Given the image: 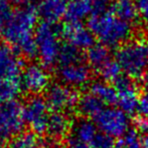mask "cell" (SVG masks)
Segmentation results:
<instances>
[{"mask_svg":"<svg viewBox=\"0 0 148 148\" xmlns=\"http://www.w3.org/2000/svg\"><path fill=\"white\" fill-rule=\"evenodd\" d=\"M45 102L49 109L55 112H64L74 109L78 105L80 95L76 89L62 83L51 84L45 91Z\"/></svg>","mask_w":148,"mask_h":148,"instance_id":"cell-8","label":"cell"},{"mask_svg":"<svg viewBox=\"0 0 148 148\" xmlns=\"http://www.w3.org/2000/svg\"><path fill=\"white\" fill-rule=\"evenodd\" d=\"M114 87L117 90V105L119 109L127 115H131L138 111L140 96L134 80L127 76H122L115 83Z\"/></svg>","mask_w":148,"mask_h":148,"instance_id":"cell-10","label":"cell"},{"mask_svg":"<svg viewBox=\"0 0 148 148\" xmlns=\"http://www.w3.org/2000/svg\"><path fill=\"white\" fill-rule=\"evenodd\" d=\"M93 148H115L116 141L113 137L99 131L92 143Z\"/></svg>","mask_w":148,"mask_h":148,"instance_id":"cell-28","label":"cell"},{"mask_svg":"<svg viewBox=\"0 0 148 148\" xmlns=\"http://www.w3.org/2000/svg\"><path fill=\"white\" fill-rule=\"evenodd\" d=\"M111 3L112 0H92V15H98L110 11Z\"/></svg>","mask_w":148,"mask_h":148,"instance_id":"cell-29","label":"cell"},{"mask_svg":"<svg viewBox=\"0 0 148 148\" xmlns=\"http://www.w3.org/2000/svg\"><path fill=\"white\" fill-rule=\"evenodd\" d=\"M19 81L21 89L32 96H39L51 86L49 72L40 64H29L24 66Z\"/></svg>","mask_w":148,"mask_h":148,"instance_id":"cell-9","label":"cell"},{"mask_svg":"<svg viewBox=\"0 0 148 148\" xmlns=\"http://www.w3.org/2000/svg\"><path fill=\"white\" fill-rule=\"evenodd\" d=\"M83 60H84V56L82 53V51L76 49L69 43L62 45L59 57V62H58L59 66H64V64L83 62Z\"/></svg>","mask_w":148,"mask_h":148,"instance_id":"cell-25","label":"cell"},{"mask_svg":"<svg viewBox=\"0 0 148 148\" xmlns=\"http://www.w3.org/2000/svg\"><path fill=\"white\" fill-rule=\"evenodd\" d=\"M139 16L148 24V0H134Z\"/></svg>","mask_w":148,"mask_h":148,"instance_id":"cell-31","label":"cell"},{"mask_svg":"<svg viewBox=\"0 0 148 148\" xmlns=\"http://www.w3.org/2000/svg\"><path fill=\"white\" fill-rule=\"evenodd\" d=\"M68 0H41L36 10L43 22L56 24L64 17Z\"/></svg>","mask_w":148,"mask_h":148,"instance_id":"cell-15","label":"cell"},{"mask_svg":"<svg viewBox=\"0 0 148 148\" xmlns=\"http://www.w3.org/2000/svg\"><path fill=\"white\" fill-rule=\"evenodd\" d=\"M92 15V0H68L66 18L68 23H83Z\"/></svg>","mask_w":148,"mask_h":148,"instance_id":"cell-16","label":"cell"},{"mask_svg":"<svg viewBox=\"0 0 148 148\" xmlns=\"http://www.w3.org/2000/svg\"><path fill=\"white\" fill-rule=\"evenodd\" d=\"M138 112L140 114V117L148 120V91H145V93L140 97Z\"/></svg>","mask_w":148,"mask_h":148,"instance_id":"cell-30","label":"cell"},{"mask_svg":"<svg viewBox=\"0 0 148 148\" xmlns=\"http://www.w3.org/2000/svg\"><path fill=\"white\" fill-rule=\"evenodd\" d=\"M6 1H8L10 4H21L23 2H27V0H6Z\"/></svg>","mask_w":148,"mask_h":148,"instance_id":"cell-35","label":"cell"},{"mask_svg":"<svg viewBox=\"0 0 148 148\" xmlns=\"http://www.w3.org/2000/svg\"><path fill=\"white\" fill-rule=\"evenodd\" d=\"M86 60L90 68L99 71L111 60L110 49L100 42L95 43L87 51Z\"/></svg>","mask_w":148,"mask_h":148,"instance_id":"cell-20","label":"cell"},{"mask_svg":"<svg viewBox=\"0 0 148 148\" xmlns=\"http://www.w3.org/2000/svg\"><path fill=\"white\" fill-rule=\"evenodd\" d=\"M49 110V108L45 99L40 96H32L23 105L25 124L30 127L34 134H42L45 132L51 115Z\"/></svg>","mask_w":148,"mask_h":148,"instance_id":"cell-7","label":"cell"},{"mask_svg":"<svg viewBox=\"0 0 148 148\" xmlns=\"http://www.w3.org/2000/svg\"><path fill=\"white\" fill-rule=\"evenodd\" d=\"M144 87H145V90L148 91V74L144 77Z\"/></svg>","mask_w":148,"mask_h":148,"instance_id":"cell-36","label":"cell"},{"mask_svg":"<svg viewBox=\"0 0 148 148\" xmlns=\"http://www.w3.org/2000/svg\"><path fill=\"white\" fill-rule=\"evenodd\" d=\"M77 108L85 118L94 119L104 108V104L89 92V93L80 96Z\"/></svg>","mask_w":148,"mask_h":148,"instance_id":"cell-21","label":"cell"},{"mask_svg":"<svg viewBox=\"0 0 148 148\" xmlns=\"http://www.w3.org/2000/svg\"><path fill=\"white\" fill-rule=\"evenodd\" d=\"M115 60L130 79L144 78L148 74V37L130 38L118 47Z\"/></svg>","mask_w":148,"mask_h":148,"instance_id":"cell-3","label":"cell"},{"mask_svg":"<svg viewBox=\"0 0 148 148\" xmlns=\"http://www.w3.org/2000/svg\"><path fill=\"white\" fill-rule=\"evenodd\" d=\"M115 148H142L141 138L134 130H129L116 141Z\"/></svg>","mask_w":148,"mask_h":148,"instance_id":"cell-26","label":"cell"},{"mask_svg":"<svg viewBox=\"0 0 148 148\" xmlns=\"http://www.w3.org/2000/svg\"><path fill=\"white\" fill-rule=\"evenodd\" d=\"M58 77L62 84L73 89L85 87L91 81V68L83 62L59 66Z\"/></svg>","mask_w":148,"mask_h":148,"instance_id":"cell-11","label":"cell"},{"mask_svg":"<svg viewBox=\"0 0 148 148\" xmlns=\"http://www.w3.org/2000/svg\"><path fill=\"white\" fill-rule=\"evenodd\" d=\"M62 37L80 51H88L96 43L92 31L83 23H66L62 27Z\"/></svg>","mask_w":148,"mask_h":148,"instance_id":"cell-12","label":"cell"},{"mask_svg":"<svg viewBox=\"0 0 148 148\" xmlns=\"http://www.w3.org/2000/svg\"><path fill=\"white\" fill-rule=\"evenodd\" d=\"M62 27L57 24L41 22L37 24L34 33L37 56L40 64L45 68H51L58 64L62 49Z\"/></svg>","mask_w":148,"mask_h":148,"instance_id":"cell-4","label":"cell"},{"mask_svg":"<svg viewBox=\"0 0 148 148\" xmlns=\"http://www.w3.org/2000/svg\"><path fill=\"white\" fill-rule=\"evenodd\" d=\"M66 144L69 148H93L91 144L88 143L82 142V141L78 140V139L74 138L73 136H69L68 140H66Z\"/></svg>","mask_w":148,"mask_h":148,"instance_id":"cell-32","label":"cell"},{"mask_svg":"<svg viewBox=\"0 0 148 148\" xmlns=\"http://www.w3.org/2000/svg\"><path fill=\"white\" fill-rule=\"evenodd\" d=\"M98 133H99V129L95 122L88 118H83L73 124L70 135L82 142L92 145Z\"/></svg>","mask_w":148,"mask_h":148,"instance_id":"cell-17","label":"cell"},{"mask_svg":"<svg viewBox=\"0 0 148 148\" xmlns=\"http://www.w3.org/2000/svg\"><path fill=\"white\" fill-rule=\"evenodd\" d=\"M136 126L138 128V130L141 131L142 133L148 132V120H146V119L139 117L136 120Z\"/></svg>","mask_w":148,"mask_h":148,"instance_id":"cell-33","label":"cell"},{"mask_svg":"<svg viewBox=\"0 0 148 148\" xmlns=\"http://www.w3.org/2000/svg\"><path fill=\"white\" fill-rule=\"evenodd\" d=\"M94 122L99 131L113 138H121L130 130L129 115L115 107H104L94 118Z\"/></svg>","mask_w":148,"mask_h":148,"instance_id":"cell-5","label":"cell"},{"mask_svg":"<svg viewBox=\"0 0 148 148\" xmlns=\"http://www.w3.org/2000/svg\"><path fill=\"white\" fill-rule=\"evenodd\" d=\"M110 11L132 25L140 17L134 0H112Z\"/></svg>","mask_w":148,"mask_h":148,"instance_id":"cell-18","label":"cell"},{"mask_svg":"<svg viewBox=\"0 0 148 148\" xmlns=\"http://www.w3.org/2000/svg\"><path fill=\"white\" fill-rule=\"evenodd\" d=\"M0 148H5V147H4V144L2 143L1 140H0Z\"/></svg>","mask_w":148,"mask_h":148,"instance_id":"cell-37","label":"cell"},{"mask_svg":"<svg viewBox=\"0 0 148 148\" xmlns=\"http://www.w3.org/2000/svg\"><path fill=\"white\" fill-rule=\"evenodd\" d=\"M73 122L70 116L64 112H53L49 115L47 126V137L53 142H60L72 131Z\"/></svg>","mask_w":148,"mask_h":148,"instance_id":"cell-14","label":"cell"},{"mask_svg":"<svg viewBox=\"0 0 148 148\" xmlns=\"http://www.w3.org/2000/svg\"><path fill=\"white\" fill-rule=\"evenodd\" d=\"M88 27L100 43L109 47H120L131 38L133 25L120 19L111 11L92 15Z\"/></svg>","mask_w":148,"mask_h":148,"instance_id":"cell-2","label":"cell"},{"mask_svg":"<svg viewBox=\"0 0 148 148\" xmlns=\"http://www.w3.org/2000/svg\"><path fill=\"white\" fill-rule=\"evenodd\" d=\"M98 73L104 82L109 83V84H111V83L115 84L122 77L123 71L117 60L111 59L105 66H103L98 71Z\"/></svg>","mask_w":148,"mask_h":148,"instance_id":"cell-24","label":"cell"},{"mask_svg":"<svg viewBox=\"0 0 148 148\" xmlns=\"http://www.w3.org/2000/svg\"><path fill=\"white\" fill-rule=\"evenodd\" d=\"M25 125L23 105L17 100L0 105V140L16 137Z\"/></svg>","mask_w":148,"mask_h":148,"instance_id":"cell-6","label":"cell"},{"mask_svg":"<svg viewBox=\"0 0 148 148\" xmlns=\"http://www.w3.org/2000/svg\"><path fill=\"white\" fill-rule=\"evenodd\" d=\"M20 91L19 79H0V105L16 100Z\"/></svg>","mask_w":148,"mask_h":148,"instance_id":"cell-22","label":"cell"},{"mask_svg":"<svg viewBox=\"0 0 148 148\" xmlns=\"http://www.w3.org/2000/svg\"><path fill=\"white\" fill-rule=\"evenodd\" d=\"M22 70L20 56L11 47H0V79H19Z\"/></svg>","mask_w":148,"mask_h":148,"instance_id":"cell-13","label":"cell"},{"mask_svg":"<svg viewBox=\"0 0 148 148\" xmlns=\"http://www.w3.org/2000/svg\"><path fill=\"white\" fill-rule=\"evenodd\" d=\"M13 13L11 4L6 0H0V32L5 28Z\"/></svg>","mask_w":148,"mask_h":148,"instance_id":"cell-27","label":"cell"},{"mask_svg":"<svg viewBox=\"0 0 148 148\" xmlns=\"http://www.w3.org/2000/svg\"><path fill=\"white\" fill-rule=\"evenodd\" d=\"M90 93L97 97L104 105L112 107L113 105L117 104V90L109 83H106L104 81L94 82L90 86Z\"/></svg>","mask_w":148,"mask_h":148,"instance_id":"cell-19","label":"cell"},{"mask_svg":"<svg viewBox=\"0 0 148 148\" xmlns=\"http://www.w3.org/2000/svg\"><path fill=\"white\" fill-rule=\"evenodd\" d=\"M8 148H45L40 143L37 135L31 132L20 133L14 137L10 142Z\"/></svg>","mask_w":148,"mask_h":148,"instance_id":"cell-23","label":"cell"},{"mask_svg":"<svg viewBox=\"0 0 148 148\" xmlns=\"http://www.w3.org/2000/svg\"><path fill=\"white\" fill-rule=\"evenodd\" d=\"M141 144L142 148H148V132L143 133V136L141 137Z\"/></svg>","mask_w":148,"mask_h":148,"instance_id":"cell-34","label":"cell"},{"mask_svg":"<svg viewBox=\"0 0 148 148\" xmlns=\"http://www.w3.org/2000/svg\"><path fill=\"white\" fill-rule=\"evenodd\" d=\"M37 10L32 4L14 10L1 34L4 40L19 56L33 59L37 56L34 33L37 26Z\"/></svg>","mask_w":148,"mask_h":148,"instance_id":"cell-1","label":"cell"}]
</instances>
